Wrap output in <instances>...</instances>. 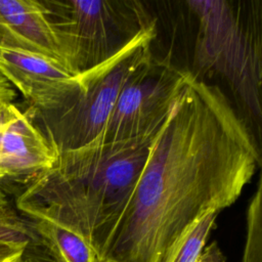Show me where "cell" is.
Listing matches in <instances>:
<instances>
[{"label":"cell","instance_id":"277c9868","mask_svg":"<svg viewBox=\"0 0 262 262\" xmlns=\"http://www.w3.org/2000/svg\"><path fill=\"white\" fill-rule=\"evenodd\" d=\"M156 35L154 19L115 55L80 73L81 88L63 108L35 115L57 154L84 146L101 133L124 86L152 58Z\"/></svg>","mask_w":262,"mask_h":262},{"label":"cell","instance_id":"ba28073f","mask_svg":"<svg viewBox=\"0 0 262 262\" xmlns=\"http://www.w3.org/2000/svg\"><path fill=\"white\" fill-rule=\"evenodd\" d=\"M56 159L57 151L32 116L7 102L0 138V163L4 177L28 184L51 169Z\"/></svg>","mask_w":262,"mask_h":262},{"label":"cell","instance_id":"4fadbf2b","mask_svg":"<svg viewBox=\"0 0 262 262\" xmlns=\"http://www.w3.org/2000/svg\"><path fill=\"white\" fill-rule=\"evenodd\" d=\"M31 247L28 242L0 237V262H21L26 251Z\"/></svg>","mask_w":262,"mask_h":262},{"label":"cell","instance_id":"8992f818","mask_svg":"<svg viewBox=\"0 0 262 262\" xmlns=\"http://www.w3.org/2000/svg\"><path fill=\"white\" fill-rule=\"evenodd\" d=\"M195 75L152 58L122 89L101 133L104 143H121L154 137Z\"/></svg>","mask_w":262,"mask_h":262},{"label":"cell","instance_id":"2e32d148","mask_svg":"<svg viewBox=\"0 0 262 262\" xmlns=\"http://www.w3.org/2000/svg\"><path fill=\"white\" fill-rule=\"evenodd\" d=\"M12 211L8 205H7V201L3 194V192L0 190V214H5Z\"/></svg>","mask_w":262,"mask_h":262},{"label":"cell","instance_id":"7c38bea8","mask_svg":"<svg viewBox=\"0 0 262 262\" xmlns=\"http://www.w3.org/2000/svg\"><path fill=\"white\" fill-rule=\"evenodd\" d=\"M262 180L258 179L256 191L247 210V237L242 262H262Z\"/></svg>","mask_w":262,"mask_h":262},{"label":"cell","instance_id":"e0dca14e","mask_svg":"<svg viewBox=\"0 0 262 262\" xmlns=\"http://www.w3.org/2000/svg\"><path fill=\"white\" fill-rule=\"evenodd\" d=\"M2 101H4V100H1V99H0V103H1V102H2ZM9 102H10V101H9Z\"/></svg>","mask_w":262,"mask_h":262},{"label":"cell","instance_id":"30bf717a","mask_svg":"<svg viewBox=\"0 0 262 262\" xmlns=\"http://www.w3.org/2000/svg\"><path fill=\"white\" fill-rule=\"evenodd\" d=\"M26 220L52 262L99 261L96 252L79 234L47 221Z\"/></svg>","mask_w":262,"mask_h":262},{"label":"cell","instance_id":"6da1fadb","mask_svg":"<svg viewBox=\"0 0 262 262\" xmlns=\"http://www.w3.org/2000/svg\"><path fill=\"white\" fill-rule=\"evenodd\" d=\"M260 165L257 141L225 93L194 76L154 137L99 262H166L196 221L239 198Z\"/></svg>","mask_w":262,"mask_h":262},{"label":"cell","instance_id":"ac0fdd59","mask_svg":"<svg viewBox=\"0 0 262 262\" xmlns=\"http://www.w3.org/2000/svg\"><path fill=\"white\" fill-rule=\"evenodd\" d=\"M98 262H99V261H98Z\"/></svg>","mask_w":262,"mask_h":262},{"label":"cell","instance_id":"8fae6325","mask_svg":"<svg viewBox=\"0 0 262 262\" xmlns=\"http://www.w3.org/2000/svg\"><path fill=\"white\" fill-rule=\"evenodd\" d=\"M218 215L212 212L196 221L179 239L166 262H225L216 243L207 245Z\"/></svg>","mask_w":262,"mask_h":262},{"label":"cell","instance_id":"9c48e42d","mask_svg":"<svg viewBox=\"0 0 262 262\" xmlns=\"http://www.w3.org/2000/svg\"><path fill=\"white\" fill-rule=\"evenodd\" d=\"M0 45L64 64L58 31L43 0H0Z\"/></svg>","mask_w":262,"mask_h":262},{"label":"cell","instance_id":"7a4b0ae2","mask_svg":"<svg viewBox=\"0 0 262 262\" xmlns=\"http://www.w3.org/2000/svg\"><path fill=\"white\" fill-rule=\"evenodd\" d=\"M154 137L121 143L94 139L58 152L53 167L18 195L17 209L26 219L79 234L99 257L128 206Z\"/></svg>","mask_w":262,"mask_h":262},{"label":"cell","instance_id":"9a60e30c","mask_svg":"<svg viewBox=\"0 0 262 262\" xmlns=\"http://www.w3.org/2000/svg\"><path fill=\"white\" fill-rule=\"evenodd\" d=\"M7 102H9V101H2L0 103V138H1L2 129H3L4 123H5V119H6V104H7ZM3 178H5V177H4V174H3V171H2V168H1V163H0V181Z\"/></svg>","mask_w":262,"mask_h":262},{"label":"cell","instance_id":"5b68a950","mask_svg":"<svg viewBox=\"0 0 262 262\" xmlns=\"http://www.w3.org/2000/svg\"><path fill=\"white\" fill-rule=\"evenodd\" d=\"M43 2L58 31L64 64L75 74L115 55L154 20L138 1Z\"/></svg>","mask_w":262,"mask_h":262},{"label":"cell","instance_id":"5bb4252c","mask_svg":"<svg viewBox=\"0 0 262 262\" xmlns=\"http://www.w3.org/2000/svg\"><path fill=\"white\" fill-rule=\"evenodd\" d=\"M14 96H15V93L12 87L3 78L0 77V99L4 101L12 102V99Z\"/></svg>","mask_w":262,"mask_h":262},{"label":"cell","instance_id":"3957f363","mask_svg":"<svg viewBox=\"0 0 262 262\" xmlns=\"http://www.w3.org/2000/svg\"><path fill=\"white\" fill-rule=\"evenodd\" d=\"M187 5L198 19L195 67L221 77L260 130L261 1L193 0Z\"/></svg>","mask_w":262,"mask_h":262},{"label":"cell","instance_id":"52a82bcc","mask_svg":"<svg viewBox=\"0 0 262 262\" xmlns=\"http://www.w3.org/2000/svg\"><path fill=\"white\" fill-rule=\"evenodd\" d=\"M0 77L30 103L33 115L63 108L82 85L81 74L72 73L51 57L0 45Z\"/></svg>","mask_w":262,"mask_h":262}]
</instances>
